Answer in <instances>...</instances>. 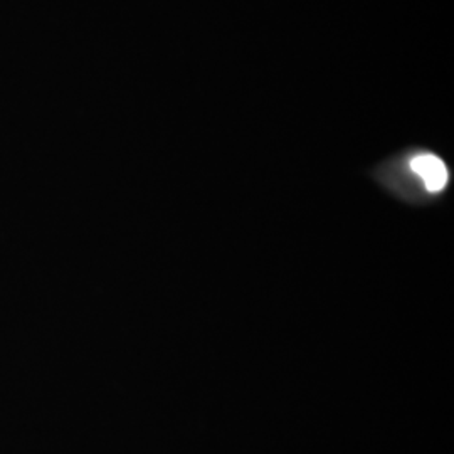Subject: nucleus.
<instances>
[{
    "mask_svg": "<svg viewBox=\"0 0 454 454\" xmlns=\"http://www.w3.org/2000/svg\"><path fill=\"white\" fill-rule=\"evenodd\" d=\"M411 170L422 180L427 192H441L450 182L446 163L434 153H419L411 160Z\"/></svg>",
    "mask_w": 454,
    "mask_h": 454,
    "instance_id": "f257e3e1",
    "label": "nucleus"
}]
</instances>
